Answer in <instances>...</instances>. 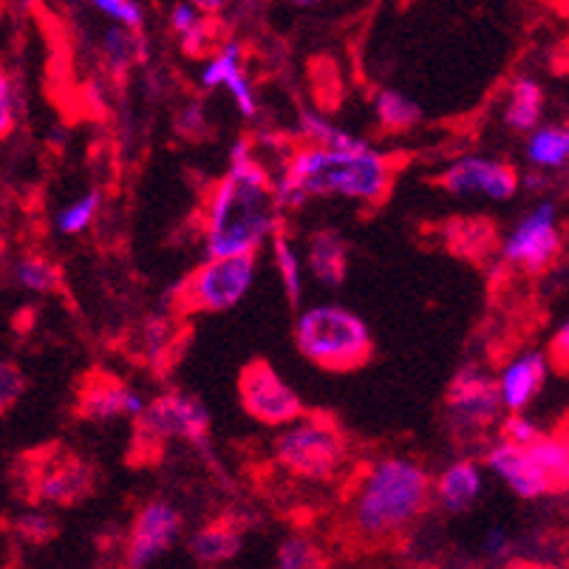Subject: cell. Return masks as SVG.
Instances as JSON below:
<instances>
[{"label":"cell","mask_w":569,"mask_h":569,"mask_svg":"<svg viewBox=\"0 0 569 569\" xmlns=\"http://www.w3.org/2000/svg\"><path fill=\"white\" fill-rule=\"evenodd\" d=\"M541 117H545V91L530 77H519L510 86V97L505 102V126L530 133L532 128L541 126Z\"/></svg>","instance_id":"cell-20"},{"label":"cell","mask_w":569,"mask_h":569,"mask_svg":"<svg viewBox=\"0 0 569 569\" xmlns=\"http://www.w3.org/2000/svg\"><path fill=\"white\" fill-rule=\"evenodd\" d=\"M295 343L309 363L326 371L360 369L375 349L366 320L340 303L303 309L295 320Z\"/></svg>","instance_id":"cell-4"},{"label":"cell","mask_w":569,"mask_h":569,"mask_svg":"<svg viewBox=\"0 0 569 569\" xmlns=\"http://www.w3.org/2000/svg\"><path fill=\"white\" fill-rule=\"evenodd\" d=\"M433 501V479L411 457H382L360 470L346 521L363 545H391L408 536Z\"/></svg>","instance_id":"cell-2"},{"label":"cell","mask_w":569,"mask_h":569,"mask_svg":"<svg viewBox=\"0 0 569 569\" xmlns=\"http://www.w3.org/2000/svg\"><path fill=\"white\" fill-rule=\"evenodd\" d=\"M482 558L490 563H510L516 558V541L505 530L493 527L482 538Z\"/></svg>","instance_id":"cell-36"},{"label":"cell","mask_w":569,"mask_h":569,"mask_svg":"<svg viewBox=\"0 0 569 569\" xmlns=\"http://www.w3.org/2000/svg\"><path fill=\"white\" fill-rule=\"evenodd\" d=\"M18 281L29 292L49 295L60 289V269L40 256H29L18 263Z\"/></svg>","instance_id":"cell-30"},{"label":"cell","mask_w":569,"mask_h":569,"mask_svg":"<svg viewBox=\"0 0 569 569\" xmlns=\"http://www.w3.org/2000/svg\"><path fill=\"white\" fill-rule=\"evenodd\" d=\"M278 567L281 569H318L326 567L320 547L307 536H289L278 547Z\"/></svg>","instance_id":"cell-29"},{"label":"cell","mask_w":569,"mask_h":569,"mask_svg":"<svg viewBox=\"0 0 569 569\" xmlns=\"http://www.w3.org/2000/svg\"><path fill=\"white\" fill-rule=\"evenodd\" d=\"M14 131V94L9 77L0 71V139Z\"/></svg>","instance_id":"cell-39"},{"label":"cell","mask_w":569,"mask_h":569,"mask_svg":"<svg viewBox=\"0 0 569 569\" xmlns=\"http://www.w3.org/2000/svg\"><path fill=\"white\" fill-rule=\"evenodd\" d=\"M241 43L238 40H227V43H221L219 49L210 54V60L204 63V69H201L199 74V82L204 88H224L227 77L232 74L236 69H241Z\"/></svg>","instance_id":"cell-28"},{"label":"cell","mask_w":569,"mask_h":569,"mask_svg":"<svg viewBox=\"0 0 569 569\" xmlns=\"http://www.w3.org/2000/svg\"><path fill=\"white\" fill-rule=\"evenodd\" d=\"M3 12H7V9H3V3H0V20H3Z\"/></svg>","instance_id":"cell-46"},{"label":"cell","mask_w":569,"mask_h":569,"mask_svg":"<svg viewBox=\"0 0 569 569\" xmlns=\"http://www.w3.org/2000/svg\"><path fill=\"white\" fill-rule=\"evenodd\" d=\"M139 442L159 445L168 439H184V442L204 445L207 428H210V411L199 397L168 391L144 406L139 413Z\"/></svg>","instance_id":"cell-10"},{"label":"cell","mask_w":569,"mask_h":569,"mask_svg":"<svg viewBox=\"0 0 569 569\" xmlns=\"http://www.w3.org/2000/svg\"><path fill=\"white\" fill-rule=\"evenodd\" d=\"M536 465L550 479L552 493L569 490V437L567 433H541L532 445H527Z\"/></svg>","instance_id":"cell-22"},{"label":"cell","mask_w":569,"mask_h":569,"mask_svg":"<svg viewBox=\"0 0 569 569\" xmlns=\"http://www.w3.org/2000/svg\"><path fill=\"white\" fill-rule=\"evenodd\" d=\"M244 547V536L236 525H227V521H213V525H204L188 538V550L193 556L196 563H204V567H216V563H227L241 552Z\"/></svg>","instance_id":"cell-19"},{"label":"cell","mask_w":569,"mask_h":569,"mask_svg":"<svg viewBox=\"0 0 569 569\" xmlns=\"http://www.w3.org/2000/svg\"><path fill=\"white\" fill-rule=\"evenodd\" d=\"M256 281V252L207 256L173 292V301L188 312H230L244 301Z\"/></svg>","instance_id":"cell-6"},{"label":"cell","mask_w":569,"mask_h":569,"mask_svg":"<svg viewBox=\"0 0 569 569\" xmlns=\"http://www.w3.org/2000/svg\"><path fill=\"white\" fill-rule=\"evenodd\" d=\"M375 117L386 131H411L422 119V108L402 91L382 88L375 97Z\"/></svg>","instance_id":"cell-23"},{"label":"cell","mask_w":569,"mask_h":569,"mask_svg":"<svg viewBox=\"0 0 569 569\" xmlns=\"http://www.w3.org/2000/svg\"><path fill=\"white\" fill-rule=\"evenodd\" d=\"M182 536V516L170 501L153 499L142 507L128 532V567H151Z\"/></svg>","instance_id":"cell-12"},{"label":"cell","mask_w":569,"mask_h":569,"mask_svg":"<svg viewBox=\"0 0 569 569\" xmlns=\"http://www.w3.org/2000/svg\"><path fill=\"white\" fill-rule=\"evenodd\" d=\"M547 357L556 369L569 371V318L563 320L556 329V335L550 338V349H547Z\"/></svg>","instance_id":"cell-40"},{"label":"cell","mask_w":569,"mask_h":569,"mask_svg":"<svg viewBox=\"0 0 569 569\" xmlns=\"http://www.w3.org/2000/svg\"><path fill=\"white\" fill-rule=\"evenodd\" d=\"M97 210H100V193H86L82 199L71 201L63 213L57 216V230L66 232V236H77V232L88 230L91 221L97 219Z\"/></svg>","instance_id":"cell-31"},{"label":"cell","mask_w":569,"mask_h":569,"mask_svg":"<svg viewBox=\"0 0 569 569\" xmlns=\"http://www.w3.org/2000/svg\"><path fill=\"white\" fill-rule=\"evenodd\" d=\"M298 128H301L303 137L309 139V144H320V148H340V151L369 148V142H363V139L355 137V133L338 128L332 119L320 117L318 111H301V117H298Z\"/></svg>","instance_id":"cell-26"},{"label":"cell","mask_w":569,"mask_h":569,"mask_svg":"<svg viewBox=\"0 0 569 569\" xmlns=\"http://www.w3.org/2000/svg\"><path fill=\"white\" fill-rule=\"evenodd\" d=\"M561 252V230H558V204L545 199L507 232L501 244V258L507 267L525 269L530 276L545 272Z\"/></svg>","instance_id":"cell-8"},{"label":"cell","mask_w":569,"mask_h":569,"mask_svg":"<svg viewBox=\"0 0 569 569\" xmlns=\"http://www.w3.org/2000/svg\"><path fill=\"white\" fill-rule=\"evenodd\" d=\"M204 20H207V14H201L199 9L190 3V0H184V3H176L173 12H170V29H173V32L179 34V40H182V38H188L193 29H199Z\"/></svg>","instance_id":"cell-38"},{"label":"cell","mask_w":569,"mask_h":569,"mask_svg":"<svg viewBox=\"0 0 569 569\" xmlns=\"http://www.w3.org/2000/svg\"><path fill=\"white\" fill-rule=\"evenodd\" d=\"M527 159H530L536 168L545 170H556L569 164V144L567 137H563V128H532L530 137H527Z\"/></svg>","instance_id":"cell-24"},{"label":"cell","mask_w":569,"mask_h":569,"mask_svg":"<svg viewBox=\"0 0 569 569\" xmlns=\"http://www.w3.org/2000/svg\"><path fill=\"white\" fill-rule=\"evenodd\" d=\"M18 536L26 538V541H32V545H46L51 538L57 536V525L51 516L40 513V510H32V513H23L18 521Z\"/></svg>","instance_id":"cell-34"},{"label":"cell","mask_w":569,"mask_h":569,"mask_svg":"<svg viewBox=\"0 0 569 569\" xmlns=\"http://www.w3.org/2000/svg\"><path fill=\"white\" fill-rule=\"evenodd\" d=\"M541 433L545 431L536 426V419L525 417L521 411H510V417L501 422V437L510 439V442L516 445H532Z\"/></svg>","instance_id":"cell-37"},{"label":"cell","mask_w":569,"mask_h":569,"mask_svg":"<svg viewBox=\"0 0 569 569\" xmlns=\"http://www.w3.org/2000/svg\"><path fill=\"white\" fill-rule=\"evenodd\" d=\"M190 3H193L201 14H207V18H219V14H224L227 9H230L232 0H190Z\"/></svg>","instance_id":"cell-41"},{"label":"cell","mask_w":569,"mask_h":569,"mask_svg":"<svg viewBox=\"0 0 569 569\" xmlns=\"http://www.w3.org/2000/svg\"><path fill=\"white\" fill-rule=\"evenodd\" d=\"M241 406L256 422L269 428H283L303 413V402L292 386L278 375L267 360H252L238 377Z\"/></svg>","instance_id":"cell-9"},{"label":"cell","mask_w":569,"mask_h":569,"mask_svg":"<svg viewBox=\"0 0 569 569\" xmlns=\"http://www.w3.org/2000/svg\"><path fill=\"white\" fill-rule=\"evenodd\" d=\"M295 7H312V3H318V0H292Z\"/></svg>","instance_id":"cell-43"},{"label":"cell","mask_w":569,"mask_h":569,"mask_svg":"<svg viewBox=\"0 0 569 569\" xmlns=\"http://www.w3.org/2000/svg\"><path fill=\"white\" fill-rule=\"evenodd\" d=\"M395 182V164L371 148L340 151L307 144L292 151L276 179L281 210H301L309 199H349L377 204Z\"/></svg>","instance_id":"cell-3"},{"label":"cell","mask_w":569,"mask_h":569,"mask_svg":"<svg viewBox=\"0 0 569 569\" xmlns=\"http://www.w3.org/2000/svg\"><path fill=\"white\" fill-rule=\"evenodd\" d=\"M272 261H276L278 276H281L283 295H287L289 307H301L303 301V263L298 250L292 247L281 230L272 236Z\"/></svg>","instance_id":"cell-25"},{"label":"cell","mask_w":569,"mask_h":569,"mask_svg":"<svg viewBox=\"0 0 569 569\" xmlns=\"http://www.w3.org/2000/svg\"><path fill=\"white\" fill-rule=\"evenodd\" d=\"M23 391H26L23 371H20L14 363L0 360V413H7L9 408L23 397Z\"/></svg>","instance_id":"cell-35"},{"label":"cell","mask_w":569,"mask_h":569,"mask_svg":"<svg viewBox=\"0 0 569 569\" xmlns=\"http://www.w3.org/2000/svg\"><path fill=\"white\" fill-rule=\"evenodd\" d=\"M97 470L74 453L57 451L34 468L32 493L46 505L71 507L94 493Z\"/></svg>","instance_id":"cell-13"},{"label":"cell","mask_w":569,"mask_h":569,"mask_svg":"<svg viewBox=\"0 0 569 569\" xmlns=\"http://www.w3.org/2000/svg\"><path fill=\"white\" fill-rule=\"evenodd\" d=\"M102 57H106V66L111 69V74L122 77L148 57V40L139 29L113 23L106 38H102Z\"/></svg>","instance_id":"cell-21"},{"label":"cell","mask_w":569,"mask_h":569,"mask_svg":"<svg viewBox=\"0 0 569 569\" xmlns=\"http://www.w3.org/2000/svg\"><path fill=\"white\" fill-rule=\"evenodd\" d=\"M485 490V476L473 459H457L433 482V501L448 516L468 513Z\"/></svg>","instance_id":"cell-17"},{"label":"cell","mask_w":569,"mask_h":569,"mask_svg":"<svg viewBox=\"0 0 569 569\" xmlns=\"http://www.w3.org/2000/svg\"><path fill=\"white\" fill-rule=\"evenodd\" d=\"M501 402L499 380L479 366L468 363L457 371L445 395V417L459 439H479L499 422Z\"/></svg>","instance_id":"cell-7"},{"label":"cell","mask_w":569,"mask_h":569,"mask_svg":"<svg viewBox=\"0 0 569 569\" xmlns=\"http://www.w3.org/2000/svg\"><path fill=\"white\" fill-rule=\"evenodd\" d=\"M448 238H451L453 250L462 256H482L488 247H493V227L479 219L453 221L448 227Z\"/></svg>","instance_id":"cell-27"},{"label":"cell","mask_w":569,"mask_h":569,"mask_svg":"<svg viewBox=\"0 0 569 569\" xmlns=\"http://www.w3.org/2000/svg\"><path fill=\"white\" fill-rule=\"evenodd\" d=\"M176 133L184 139H204L210 133V119L201 100H190L188 106L179 108L176 113Z\"/></svg>","instance_id":"cell-32"},{"label":"cell","mask_w":569,"mask_h":569,"mask_svg":"<svg viewBox=\"0 0 569 569\" xmlns=\"http://www.w3.org/2000/svg\"><path fill=\"white\" fill-rule=\"evenodd\" d=\"M485 465H488L490 473L513 490L519 499L536 501L552 493L550 479L545 476V470L538 468L527 445H516L510 442V439L501 437L499 442H493L488 451H485Z\"/></svg>","instance_id":"cell-14"},{"label":"cell","mask_w":569,"mask_h":569,"mask_svg":"<svg viewBox=\"0 0 569 569\" xmlns=\"http://www.w3.org/2000/svg\"><path fill=\"white\" fill-rule=\"evenodd\" d=\"M276 179L252 153L250 142L232 144L230 168L221 176L204 207L207 256L258 252L281 230Z\"/></svg>","instance_id":"cell-1"},{"label":"cell","mask_w":569,"mask_h":569,"mask_svg":"<svg viewBox=\"0 0 569 569\" xmlns=\"http://www.w3.org/2000/svg\"><path fill=\"white\" fill-rule=\"evenodd\" d=\"M556 7L561 9L563 14H569V0H556Z\"/></svg>","instance_id":"cell-42"},{"label":"cell","mask_w":569,"mask_h":569,"mask_svg":"<svg viewBox=\"0 0 569 569\" xmlns=\"http://www.w3.org/2000/svg\"><path fill=\"white\" fill-rule=\"evenodd\" d=\"M97 12L106 14L108 20L119 26H131V29H142L144 12L137 0H91Z\"/></svg>","instance_id":"cell-33"},{"label":"cell","mask_w":569,"mask_h":569,"mask_svg":"<svg viewBox=\"0 0 569 569\" xmlns=\"http://www.w3.org/2000/svg\"><path fill=\"white\" fill-rule=\"evenodd\" d=\"M307 261L309 272H312L320 287L338 289L346 281V272H349V250H346L343 236L335 230L312 232L307 244Z\"/></svg>","instance_id":"cell-18"},{"label":"cell","mask_w":569,"mask_h":569,"mask_svg":"<svg viewBox=\"0 0 569 569\" xmlns=\"http://www.w3.org/2000/svg\"><path fill=\"white\" fill-rule=\"evenodd\" d=\"M26 7H34V3H40V0H23Z\"/></svg>","instance_id":"cell-45"},{"label":"cell","mask_w":569,"mask_h":569,"mask_svg":"<svg viewBox=\"0 0 569 569\" xmlns=\"http://www.w3.org/2000/svg\"><path fill=\"white\" fill-rule=\"evenodd\" d=\"M563 137H567V144H569V119H567V122H563Z\"/></svg>","instance_id":"cell-44"},{"label":"cell","mask_w":569,"mask_h":569,"mask_svg":"<svg viewBox=\"0 0 569 569\" xmlns=\"http://www.w3.org/2000/svg\"><path fill=\"white\" fill-rule=\"evenodd\" d=\"M445 190L459 199L485 196L490 201H510L521 188V179L513 168L501 159L462 157L448 164L439 179Z\"/></svg>","instance_id":"cell-11"},{"label":"cell","mask_w":569,"mask_h":569,"mask_svg":"<svg viewBox=\"0 0 569 569\" xmlns=\"http://www.w3.org/2000/svg\"><path fill=\"white\" fill-rule=\"evenodd\" d=\"M550 375V357L545 351H525L513 357L499 375V391L505 411H525L545 388Z\"/></svg>","instance_id":"cell-16"},{"label":"cell","mask_w":569,"mask_h":569,"mask_svg":"<svg viewBox=\"0 0 569 569\" xmlns=\"http://www.w3.org/2000/svg\"><path fill=\"white\" fill-rule=\"evenodd\" d=\"M144 397L137 388L108 375H88L77 395V413L88 422H113L122 417H139L144 411Z\"/></svg>","instance_id":"cell-15"},{"label":"cell","mask_w":569,"mask_h":569,"mask_svg":"<svg viewBox=\"0 0 569 569\" xmlns=\"http://www.w3.org/2000/svg\"><path fill=\"white\" fill-rule=\"evenodd\" d=\"M276 462L307 482H329L349 465V439L332 417L301 413L281 428Z\"/></svg>","instance_id":"cell-5"}]
</instances>
